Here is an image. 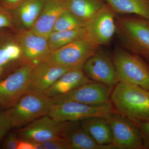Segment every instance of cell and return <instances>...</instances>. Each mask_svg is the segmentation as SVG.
Wrapping results in <instances>:
<instances>
[{"mask_svg":"<svg viewBox=\"0 0 149 149\" xmlns=\"http://www.w3.org/2000/svg\"><path fill=\"white\" fill-rule=\"evenodd\" d=\"M111 100L118 113L137 124L149 120V91L123 81L115 85Z\"/></svg>","mask_w":149,"mask_h":149,"instance_id":"6da1fadb","label":"cell"},{"mask_svg":"<svg viewBox=\"0 0 149 149\" xmlns=\"http://www.w3.org/2000/svg\"><path fill=\"white\" fill-rule=\"evenodd\" d=\"M53 103L43 92L24 94L8 110L13 127H21L48 115Z\"/></svg>","mask_w":149,"mask_h":149,"instance_id":"7a4b0ae2","label":"cell"},{"mask_svg":"<svg viewBox=\"0 0 149 149\" xmlns=\"http://www.w3.org/2000/svg\"><path fill=\"white\" fill-rule=\"evenodd\" d=\"M113 61L119 81L139 86L149 91V63L141 57L118 48Z\"/></svg>","mask_w":149,"mask_h":149,"instance_id":"3957f363","label":"cell"},{"mask_svg":"<svg viewBox=\"0 0 149 149\" xmlns=\"http://www.w3.org/2000/svg\"><path fill=\"white\" fill-rule=\"evenodd\" d=\"M116 24L127 49L149 63V27L143 19L120 17Z\"/></svg>","mask_w":149,"mask_h":149,"instance_id":"277c9868","label":"cell"},{"mask_svg":"<svg viewBox=\"0 0 149 149\" xmlns=\"http://www.w3.org/2000/svg\"><path fill=\"white\" fill-rule=\"evenodd\" d=\"M98 46L86 39L77 40L52 51L45 61L52 66L74 70L83 65L97 50Z\"/></svg>","mask_w":149,"mask_h":149,"instance_id":"5b68a950","label":"cell"},{"mask_svg":"<svg viewBox=\"0 0 149 149\" xmlns=\"http://www.w3.org/2000/svg\"><path fill=\"white\" fill-rule=\"evenodd\" d=\"M109 102L102 104L90 105L74 102L53 104L48 115L57 122L80 121L93 117L106 118L112 112Z\"/></svg>","mask_w":149,"mask_h":149,"instance_id":"8992f818","label":"cell"},{"mask_svg":"<svg viewBox=\"0 0 149 149\" xmlns=\"http://www.w3.org/2000/svg\"><path fill=\"white\" fill-rule=\"evenodd\" d=\"M106 119L111 128L112 145L118 149H144L141 131L136 123L113 111Z\"/></svg>","mask_w":149,"mask_h":149,"instance_id":"52a82bcc","label":"cell"},{"mask_svg":"<svg viewBox=\"0 0 149 149\" xmlns=\"http://www.w3.org/2000/svg\"><path fill=\"white\" fill-rule=\"evenodd\" d=\"M115 13L106 3L86 21L85 39L98 47L109 43L116 29Z\"/></svg>","mask_w":149,"mask_h":149,"instance_id":"ba28073f","label":"cell"},{"mask_svg":"<svg viewBox=\"0 0 149 149\" xmlns=\"http://www.w3.org/2000/svg\"><path fill=\"white\" fill-rule=\"evenodd\" d=\"M34 65L22 63L6 78L0 80V106L10 109L25 94L27 82Z\"/></svg>","mask_w":149,"mask_h":149,"instance_id":"9c48e42d","label":"cell"},{"mask_svg":"<svg viewBox=\"0 0 149 149\" xmlns=\"http://www.w3.org/2000/svg\"><path fill=\"white\" fill-rule=\"evenodd\" d=\"M112 87L94 82L81 85L68 93L51 97L53 104L65 102L97 105L109 102Z\"/></svg>","mask_w":149,"mask_h":149,"instance_id":"30bf717a","label":"cell"},{"mask_svg":"<svg viewBox=\"0 0 149 149\" xmlns=\"http://www.w3.org/2000/svg\"><path fill=\"white\" fill-rule=\"evenodd\" d=\"M15 38L21 49L20 61L23 63L35 66L45 61L52 52L47 39L31 30L18 31Z\"/></svg>","mask_w":149,"mask_h":149,"instance_id":"8fae6325","label":"cell"},{"mask_svg":"<svg viewBox=\"0 0 149 149\" xmlns=\"http://www.w3.org/2000/svg\"><path fill=\"white\" fill-rule=\"evenodd\" d=\"M83 68L90 79L113 87L119 82L113 60L103 51L97 50L85 62Z\"/></svg>","mask_w":149,"mask_h":149,"instance_id":"7c38bea8","label":"cell"},{"mask_svg":"<svg viewBox=\"0 0 149 149\" xmlns=\"http://www.w3.org/2000/svg\"><path fill=\"white\" fill-rule=\"evenodd\" d=\"M62 123L48 115L39 118L19 130V139L43 143L60 136Z\"/></svg>","mask_w":149,"mask_h":149,"instance_id":"4fadbf2b","label":"cell"},{"mask_svg":"<svg viewBox=\"0 0 149 149\" xmlns=\"http://www.w3.org/2000/svg\"><path fill=\"white\" fill-rule=\"evenodd\" d=\"M71 69L52 66L45 61L33 67L29 75L25 93L44 92L53 85L65 72Z\"/></svg>","mask_w":149,"mask_h":149,"instance_id":"5bb4252c","label":"cell"},{"mask_svg":"<svg viewBox=\"0 0 149 149\" xmlns=\"http://www.w3.org/2000/svg\"><path fill=\"white\" fill-rule=\"evenodd\" d=\"M60 136L68 142L71 149H118L114 145L102 146L96 143L80 121L62 123Z\"/></svg>","mask_w":149,"mask_h":149,"instance_id":"9a60e30c","label":"cell"},{"mask_svg":"<svg viewBox=\"0 0 149 149\" xmlns=\"http://www.w3.org/2000/svg\"><path fill=\"white\" fill-rule=\"evenodd\" d=\"M46 0H24L11 12L17 31L32 29L42 10Z\"/></svg>","mask_w":149,"mask_h":149,"instance_id":"2e32d148","label":"cell"},{"mask_svg":"<svg viewBox=\"0 0 149 149\" xmlns=\"http://www.w3.org/2000/svg\"><path fill=\"white\" fill-rule=\"evenodd\" d=\"M65 0H46L42 10L30 29L35 34L47 39L60 15L66 9Z\"/></svg>","mask_w":149,"mask_h":149,"instance_id":"e0dca14e","label":"cell"},{"mask_svg":"<svg viewBox=\"0 0 149 149\" xmlns=\"http://www.w3.org/2000/svg\"><path fill=\"white\" fill-rule=\"evenodd\" d=\"M94 81L88 78L83 69L69 70L63 74L53 85L43 93L48 97L68 93L81 85Z\"/></svg>","mask_w":149,"mask_h":149,"instance_id":"ac0fdd59","label":"cell"},{"mask_svg":"<svg viewBox=\"0 0 149 149\" xmlns=\"http://www.w3.org/2000/svg\"><path fill=\"white\" fill-rule=\"evenodd\" d=\"M80 121L82 127L96 143L102 146L112 145L111 128L106 118L93 117Z\"/></svg>","mask_w":149,"mask_h":149,"instance_id":"d6986e66","label":"cell"},{"mask_svg":"<svg viewBox=\"0 0 149 149\" xmlns=\"http://www.w3.org/2000/svg\"><path fill=\"white\" fill-rule=\"evenodd\" d=\"M115 13L133 14L149 20L148 0H104Z\"/></svg>","mask_w":149,"mask_h":149,"instance_id":"ffe728a7","label":"cell"},{"mask_svg":"<svg viewBox=\"0 0 149 149\" xmlns=\"http://www.w3.org/2000/svg\"><path fill=\"white\" fill-rule=\"evenodd\" d=\"M68 10L84 22L106 4L104 0H65Z\"/></svg>","mask_w":149,"mask_h":149,"instance_id":"44dd1931","label":"cell"},{"mask_svg":"<svg viewBox=\"0 0 149 149\" xmlns=\"http://www.w3.org/2000/svg\"><path fill=\"white\" fill-rule=\"evenodd\" d=\"M85 39V29L82 27L72 30L53 31L47 38L51 51H54L77 40Z\"/></svg>","mask_w":149,"mask_h":149,"instance_id":"7402d4cb","label":"cell"},{"mask_svg":"<svg viewBox=\"0 0 149 149\" xmlns=\"http://www.w3.org/2000/svg\"><path fill=\"white\" fill-rule=\"evenodd\" d=\"M85 22L67 9L57 19L53 31H65L84 27Z\"/></svg>","mask_w":149,"mask_h":149,"instance_id":"603a6c76","label":"cell"},{"mask_svg":"<svg viewBox=\"0 0 149 149\" xmlns=\"http://www.w3.org/2000/svg\"><path fill=\"white\" fill-rule=\"evenodd\" d=\"M4 29L17 31L14 24L11 12L0 5V30Z\"/></svg>","mask_w":149,"mask_h":149,"instance_id":"cb8c5ba5","label":"cell"},{"mask_svg":"<svg viewBox=\"0 0 149 149\" xmlns=\"http://www.w3.org/2000/svg\"><path fill=\"white\" fill-rule=\"evenodd\" d=\"M12 127L8 110L5 111H0V141Z\"/></svg>","mask_w":149,"mask_h":149,"instance_id":"d4e9b609","label":"cell"},{"mask_svg":"<svg viewBox=\"0 0 149 149\" xmlns=\"http://www.w3.org/2000/svg\"><path fill=\"white\" fill-rule=\"evenodd\" d=\"M42 144L45 149H71L68 142L60 136L45 142Z\"/></svg>","mask_w":149,"mask_h":149,"instance_id":"484cf974","label":"cell"},{"mask_svg":"<svg viewBox=\"0 0 149 149\" xmlns=\"http://www.w3.org/2000/svg\"><path fill=\"white\" fill-rule=\"evenodd\" d=\"M143 143L144 149H149V120L138 124Z\"/></svg>","mask_w":149,"mask_h":149,"instance_id":"4316f807","label":"cell"},{"mask_svg":"<svg viewBox=\"0 0 149 149\" xmlns=\"http://www.w3.org/2000/svg\"><path fill=\"white\" fill-rule=\"evenodd\" d=\"M19 140L17 135L10 133L5 140L4 146L6 149H17Z\"/></svg>","mask_w":149,"mask_h":149,"instance_id":"83f0119b","label":"cell"},{"mask_svg":"<svg viewBox=\"0 0 149 149\" xmlns=\"http://www.w3.org/2000/svg\"><path fill=\"white\" fill-rule=\"evenodd\" d=\"M24 0H0V5L11 12L14 10Z\"/></svg>","mask_w":149,"mask_h":149,"instance_id":"f1b7e54d","label":"cell"},{"mask_svg":"<svg viewBox=\"0 0 149 149\" xmlns=\"http://www.w3.org/2000/svg\"><path fill=\"white\" fill-rule=\"evenodd\" d=\"M17 149H35L34 142L19 139Z\"/></svg>","mask_w":149,"mask_h":149,"instance_id":"f546056e","label":"cell"},{"mask_svg":"<svg viewBox=\"0 0 149 149\" xmlns=\"http://www.w3.org/2000/svg\"><path fill=\"white\" fill-rule=\"evenodd\" d=\"M144 21H145V22H146V24L147 25H148V27H149V20L145 19H144Z\"/></svg>","mask_w":149,"mask_h":149,"instance_id":"4dcf8cb0","label":"cell"},{"mask_svg":"<svg viewBox=\"0 0 149 149\" xmlns=\"http://www.w3.org/2000/svg\"><path fill=\"white\" fill-rule=\"evenodd\" d=\"M4 33H0V40H1V38L2 37L3 34Z\"/></svg>","mask_w":149,"mask_h":149,"instance_id":"1f68e13d","label":"cell"},{"mask_svg":"<svg viewBox=\"0 0 149 149\" xmlns=\"http://www.w3.org/2000/svg\"><path fill=\"white\" fill-rule=\"evenodd\" d=\"M2 71V70L1 68H0V75H1V73Z\"/></svg>","mask_w":149,"mask_h":149,"instance_id":"d6a6232c","label":"cell"},{"mask_svg":"<svg viewBox=\"0 0 149 149\" xmlns=\"http://www.w3.org/2000/svg\"><path fill=\"white\" fill-rule=\"evenodd\" d=\"M148 1H149V0H148Z\"/></svg>","mask_w":149,"mask_h":149,"instance_id":"836d02e7","label":"cell"}]
</instances>
